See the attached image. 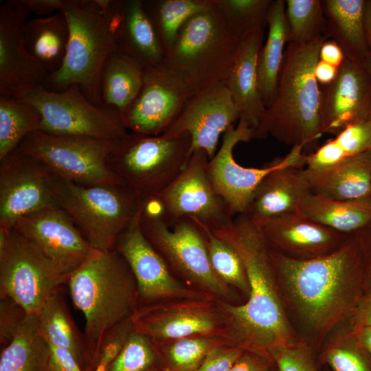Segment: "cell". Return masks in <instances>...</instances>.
Returning a JSON list of instances; mask_svg holds the SVG:
<instances>
[{"label": "cell", "instance_id": "1", "mask_svg": "<svg viewBox=\"0 0 371 371\" xmlns=\"http://www.w3.org/2000/svg\"><path fill=\"white\" fill-rule=\"evenodd\" d=\"M212 232L239 254L249 284L244 304L217 299L231 341L273 363L271 351L297 339L284 308L269 248L259 227L245 214L235 216L230 225Z\"/></svg>", "mask_w": 371, "mask_h": 371}, {"label": "cell", "instance_id": "2", "mask_svg": "<svg viewBox=\"0 0 371 371\" xmlns=\"http://www.w3.org/2000/svg\"><path fill=\"white\" fill-rule=\"evenodd\" d=\"M269 253L278 284L308 328L324 334L352 317L365 290L364 259L354 234L336 251L314 258Z\"/></svg>", "mask_w": 371, "mask_h": 371}, {"label": "cell", "instance_id": "3", "mask_svg": "<svg viewBox=\"0 0 371 371\" xmlns=\"http://www.w3.org/2000/svg\"><path fill=\"white\" fill-rule=\"evenodd\" d=\"M317 38L306 44L288 43L276 96L266 108L254 139L271 136L290 146H313L322 132V91L314 75L322 43Z\"/></svg>", "mask_w": 371, "mask_h": 371}, {"label": "cell", "instance_id": "4", "mask_svg": "<svg viewBox=\"0 0 371 371\" xmlns=\"http://www.w3.org/2000/svg\"><path fill=\"white\" fill-rule=\"evenodd\" d=\"M67 284L73 304L85 317L83 337L93 371L106 334L138 307L136 281L114 249L95 250L71 273Z\"/></svg>", "mask_w": 371, "mask_h": 371}, {"label": "cell", "instance_id": "5", "mask_svg": "<svg viewBox=\"0 0 371 371\" xmlns=\"http://www.w3.org/2000/svg\"><path fill=\"white\" fill-rule=\"evenodd\" d=\"M122 4L117 0H63L60 11L69 28L67 51L60 69L49 75L46 89L59 91L76 84L93 103L104 105L101 79L106 63L117 51Z\"/></svg>", "mask_w": 371, "mask_h": 371}, {"label": "cell", "instance_id": "6", "mask_svg": "<svg viewBox=\"0 0 371 371\" xmlns=\"http://www.w3.org/2000/svg\"><path fill=\"white\" fill-rule=\"evenodd\" d=\"M240 40L214 3L183 25L175 43L165 53L164 63L196 93L225 82Z\"/></svg>", "mask_w": 371, "mask_h": 371}, {"label": "cell", "instance_id": "7", "mask_svg": "<svg viewBox=\"0 0 371 371\" xmlns=\"http://www.w3.org/2000/svg\"><path fill=\"white\" fill-rule=\"evenodd\" d=\"M50 187L58 206L98 251L114 249L140 211L139 199L124 183L85 187L51 172Z\"/></svg>", "mask_w": 371, "mask_h": 371}, {"label": "cell", "instance_id": "8", "mask_svg": "<svg viewBox=\"0 0 371 371\" xmlns=\"http://www.w3.org/2000/svg\"><path fill=\"white\" fill-rule=\"evenodd\" d=\"M189 133L173 137L135 133L118 139L109 166L140 203L161 192L179 175L191 154Z\"/></svg>", "mask_w": 371, "mask_h": 371}, {"label": "cell", "instance_id": "9", "mask_svg": "<svg viewBox=\"0 0 371 371\" xmlns=\"http://www.w3.org/2000/svg\"><path fill=\"white\" fill-rule=\"evenodd\" d=\"M209 160L204 150L193 152L168 186L142 203V211L159 217L170 226L182 219H190L212 232L230 225L235 216L212 184Z\"/></svg>", "mask_w": 371, "mask_h": 371}, {"label": "cell", "instance_id": "10", "mask_svg": "<svg viewBox=\"0 0 371 371\" xmlns=\"http://www.w3.org/2000/svg\"><path fill=\"white\" fill-rule=\"evenodd\" d=\"M139 226L175 275L195 289L230 302L232 289L214 271L203 233L194 221L182 219L170 226L140 208Z\"/></svg>", "mask_w": 371, "mask_h": 371}, {"label": "cell", "instance_id": "11", "mask_svg": "<svg viewBox=\"0 0 371 371\" xmlns=\"http://www.w3.org/2000/svg\"><path fill=\"white\" fill-rule=\"evenodd\" d=\"M117 139L59 136L34 131L19 148L38 159L54 174L85 187L123 183L109 166V157Z\"/></svg>", "mask_w": 371, "mask_h": 371}, {"label": "cell", "instance_id": "12", "mask_svg": "<svg viewBox=\"0 0 371 371\" xmlns=\"http://www.w3.org/2000/svg\"><path fill=\"white\" fill-rule=\"evenodd\" d=\"M21 99L39 110V131L46 133L100 140L118 139L128 133L117 109L93 103L76 84L59 91L39 87Z\"/></svg>", "mask_w": 371, "mask_h": 371}, {"label": "cell", "instance_id": "13", "mask_svg": "<svg viewBox=\"0 0 371 371\" xmlns=\"http://www.w3.org/2000/svg\"><path fill=\"white\" fill-rule=\"evenodd\" d=\"M69 278L32 240L10 229L0 252V297L10 298L27 314L36 315Z\"/></svg>", "mask_w": 371, "mask_h": 371}, {"label": "cell", "instance_id": "14", "mask_svg": "<svg viewBox=\"0 0 371 371\" xmlns=\"http://www.w3.org/2000/svg\"><path fill=\"white\" fill-rule=\"evenodd\" d=\"M131 319L134 330L153 341L205 336L225 339L232 344L217 299L144 304L137 307Z\"/></svg>", "mask_w": 371, "mask_h": 371}, {"label": "cell", "instance_id": "15", "mask_svg": "<svg viewBox=\"0 0 371 371\" xmlns=\"http://www.w3.org/2000/svg\"><path fill=\"white\" fill-rule=\"evenodd\" d=\"M195 93L184 78L164 62L147 67L138 95L121 115L124 124L132 133L161 135Z\"/></svg>", "mask_w": 371, "mask_h": 371}, {"label": "cell", "instance_id": "16", "mask_svg": "<svg viewBox=\"0 0 371 371\" xmlns=\"http://www.w3.org/2000/svg\"><path fill=\"white\" fill-rule=\"evenodd\" d=\"M139 214L119 236L115 249L124 258L143 305L179 300L218 299L180 281L143 234Z\"/></svg>", "mask_w": 371, "mask_h": 371}, {"label": "cell", "instance_id": "17", "mask_svg": "<svg viewBox=\"0 0 371 371\" xmlns=\"http://www.w3.org/2000/svg\"><path fill=\"white\" fill-rule=\"evenodd\" d=\"M254 139V128L242 120L223 134L222 144L207 163V172L216 193L223 199L234 216L244 214L255 191L263 178L273 169L303 153V146L291 147L283 157L276 158L261 168H247L238 164L233 150L239 142Z\"/></svg>", "mask_w": 371, "mask_h": 371}, {"label": "cell", "instance_id": "18", "mask_svg": "<svg viewBox=\"0 0 371 371\" xmlns=\"http://www.w3.org/2000/svg\"><path fill=\"white\" fill-rule=\"evenodd\" d=\"M50 175L45 164L19 148L0 161V227L12 229L23 216L59 207Z\"/></svg>", "mask_w": 371, "mask_h": 371}, {"label": "cell", "instance_id": "19", "mask_svg": "<svg viewBox=\"0 0 371 371\" xmlns=\"http://www.w3.org/2000/svg\"><path fill=\"white\" fill-rule=\"evenodd\" d=\"M30 12L22 0L0 5V95L23 98L34 89L46 88L49 74L30 54L24 29Z\"/></svg>", "mask_w": 371, "mask_h": 371}, {"label": "cell", "instance_id": "20", "mask_svg": "<svg viewBox=\"0 0 371 371\" xmlns=\"http://www.w3.org/2000/svg\"><path fill=\"white\" fill-rule=\"evenodd\" d=\"M239 118L231 93L225 82H221L195 93L162 135L173 137L189 133L190 154L203 150L210 159L216 153L221 135Z\"/></svg>", "mask_w": 371, "mask_h": 371}, {"label": "cell", "instance_id": "21", "mask_svg": "<svg viewBox=\"0 0 371 371\" xmlns=\"http://www.w3.org/2000/svg\"><path fill=\"white\" fill-rule=\"evenodd\" d=\"M13 228L36 244L68 276L95 250L60 207L45 208L23 216Z\"/></svg>", "mask_w": 371, "mask_h": 371}, {"label": "cell", "instance_id": "22", "mask_svg": "<svg viewBox=\"0 0 371 371\" xmlns=\"http://www.w3.org/2000/svg\"><path fill=\"white\" fill-rule=\"evenodd\" d=\"M371 116V76L361 61L346 58L322 91V132L335 136Z\"/></svg>", "mask_w": 371, "mask_h": 371}, {"label": "cell", "instance_id": "23", "mask_svg": "<svg viewBox=\"0 0 371 371\" xmlns=\"http://www.w3.org/2000/svg\"><path fill=\"white\" fill-rule=\"evenodd\" d=\"M258 227L271 250L300 260L331 254L350 235L323 225L300 212L271 218Z\"/></svg>", "mask_w": 371, "mask_h": 371}, {"label": "cell", "instance_id": "24", "mask_svg": "<svg viewBox=\"0 0 371 371\" xmlns=\"http://www.w3.org/2000/svg\"><path fill=\"white\" fill-rule=\"evenodd\" d=\"M306 158V154L299 155L271 170L260 181L244 214L256 225L300 212L302 201L311 193L304 172Z\"/></svg>", "mask_w": 371, "mask_h": 371}, {"label": "cell", "instance_id": "25", "mask_svg": "<svg viewBox=\"0 0 371 371\" xmlns=\"http://www.w3.org/2000/svg\"><path fill=\"white\" fill-rule=\"evenodd\" d=\"M265 27L243 37L225 84L239 114V120L255 128L266 109L258 79V58L263 45Z\"/></svg>", "mask_w": 371, "mask_h": 371}, {"label": "cell", "instance_id": "26", "mask_svg": "<svg viewBox=\"0 0 371 371\" xmlns=\"http://www.w3.org/2000/svg\"><path fill=\"white\" fill-rule=\"evenodd\" d=\"M304 172L313 194L337 200L371 196V150L328 168H304Z\"/></svg>", "mask_w": 371, "mask_h": 371}, {"label": "cell", "instance_id": "27", "mask_svg": "<svg viewBox=\"0 0 371 371\" xmlns=\"http://www.w3.org/2000/svg\"><path fill=\"white\" fill-rule=\"evenodd\" d=\"M116 43L118 51L133 57L145 67L164 62L165 51L144 1H122Z\"/></svg>", "mask_w": 371, "mask_h": 371}, {"label": "cell", "instance_id": "28", "mask_svg": "<svg viewBox=\"0 0 371 371\" xmlns=\"http://www.w3.org/2000/svg\"><path fill=\"white\" fill-rule=\"evenodd\" d=\"M365 0L322 1L326 37L334 40L346 58L362 62L370 53L365 37Z\"/></svg>", "mask_w": 371, "mask_h": 371}, {"label": "cell", "instance_id": "29", "mask_svg": "<svg viewBox=\"0 0 371 371\" xmlns=\"http://www.w3.org/2000/svg\"><path fill=\"white\" fill-rule=\"evenodd\" d=\"M69 39V24L61 11L28 20L25 25L26 49L49 75L63 65Z\"/></svg>", "mask_w": 371, "mask_h": 371}, {"label": "cell", "instance_id": "30", "mask_svg": "<svg viewBox=\"0 0 371 371\" xmlns=\"http://www.w3.org/2000/svg\"><path fill=\"white\" fill-rule=\"evenodd\" d=\"M267 25V37L259 52L257 64L259 89L266 108L276 96L287 43L285 0H273L268 12Z\"/></svg>", "mask_w": 371, "mask_h": 371}, {"label": "cell", "instance_id": "31", "mask_svg": "<svg viewBox=\"0 0 371 371\" xmlns=\"http://www.w3.org/2000/svg\"><path fill=\"white\" fill-rule=\"evenodd\" d=\"M300 212L335 231L354 234L371 223V196L337 200L311 193Z\"/></svg>", "mask_w": 371, "mask_h": 371}, {"label": "cell", "instance_id": "32", "mask_svg": "<svg viewBox=\"0 0 371 371\" xmlns=\"http://www.w3.org/2000/svg\"><path fill=\"white\" fill-rule=\"evenodd\" d=\"M145 69L133 57L118 50L115 52L106 63L102 76L103 104L117 109L122 115L138 95Z\"/></svg>", "mask_w": 371, "mask_h": 371}, {"label": "cell", "instance_id": "33", "mask_svg": "<svg viewBox=\"0 0 371 371\" xmlns=\"http://www.w3.org/2000/svg\"><path fill=\"white\" fill-rule=\"evenodd\" d=\"M36 317L47 344L69 350L84 371H91L83 335H80L59 293L46 302Z\"/></svg>", "mask_w": 371, "mask_h": 371}, {"label": "cell", "instance_id": "34", "mask_svg": "<svg viewBox=\"0 0 371 371\" xmlns=\"http://www.w3.org/2000/svg\"><path fill=\"white\" fill-rule=\"evenodd\" d=\"M49 348L36 315H27L1 352L0 371H49Z\"/></svg>", "mask_w": 371, "mask_h": 371}, {"label": "cell", "instance_id": "35", "mask_svg": "<svg viewBox=\"0 0 371 371\" xmlns=\"http://www.w3.org/2000/svg\"><path fill=\"white\" fill-rule=\"evenodd\" d=\"M164 49L168 52L175 43L183 25L192 17L214 5V0L144 1Z\"/></svg>", "mask_w": 371, "mask_h": 371}, {"label": "cell", "instance_id": "36", "mask_svg": "<svg viewBox=\"0 0 371 371\" xmlns=\"http://www.w3.org/2000/svg\"><path fill=\"white\" fill-rule=\"evenodd\" d=\"M367 150H371V116L348 126L315 151L306 155L305 167L328 168Z\"/></svg>", "mask_w": 371, "mask_h": 371}, {"label": "cell", "instance_id": "37", "mask_svg": "<svg viewBox=\"0 0 371 371\" xmlns=\"http://www.w3.org/2000/svg\"><path fill=\"white\" fill-rule=\"evenodd\" d=\"M42 115L32 104L0 95V161L29 134L40 130Z\"/></svg>", "mask_w": 371, "mask_h": 371}, {"label": "cell", "instance_id": "38", "mask_svg": "<svg viewBox=\"0 0 371 371\" xmlns=\"http://www.w3.org/2000/svg\"><path fill=\"white\" fill-rule=\"evenodd\" d=\"M153 343L162 371H194L212 349L222 344L232 345L227 339L205 336Z\"/></svg>", "mask_w": 371, "mask_h": 371}, {"label": "cell", "instance_id": "39", "mask_svg": "<svg viewBox=\"0 0 371 371\" xmlns=\"http://www.w3.org/2000/svg\"><path fill=\"white\" fill-rule=\"evenodd\" d=\"M287 43L306 44L326 36V23L321 0H285Z\"/></svg>", "mask_w": 371, "mask_h": 371}, {"label": "cell", "instance_id": "40", "mask_svg": "<svg viewBox=\"0 0 371 371\" xmlns=\"http://www.w3.org/2000/svg\"><path fill=\"white\" fill-rule=\"evenodd\" d=\"M198 225L203 233L210 262L216 273L228 286L236 288L248 297L249 284L239 254L229 244L214 235L210 229Z\"/></svg>", "mask_w": 371, "mask_h": 371}, {"label": "cell", "instance_id": "41", "mask_svg": "<svg viewBox=\"0 0 371 371\" xmlns=\"http://www.w3.org/2000/svg\"><path fill=\"white\" fill-rule=\"evenodd\" d=\"M234 32L242 38L267 25L273 0H214Z\"/></svg>", "mask_w": 371, "mask_h": 371}, {"label": "cell", "instance_id": "42", "mask_svg": "<svg viewBox=\"0 0 371 371\" xmlns=\"http://www.w3.org/2000/svg\"><path fill=\"white\" fill-rule=\"evenodd\" d=\"M160 369L153 341L133 330L106 371H155Z\"/></svg>", "mask_w": 371, "mask_h": 371}, {"label": "cell", "instance_id": "43", "mask_svg": "<svg viewBox=\"0 0 371 371\" xmlns=\"http://www.w3.org/2000/svg\"><path fill=\"white\" fill-rule=\"evenodd\" d=\"M322 359L333 371H371V355L351 331L333 341Z\"/></svg>", "mask_w": 371, "mask_h": 371}, {"label": "cell", "instance_id": "44", "mask_svg": "<svg viewBox=\"0 0 371 371\" xmlns=\"http://www.w3.org/2000/svg\"><path fill=\"white\" fill-rule=\"evenodd\" d=\"M271 359L278 371H319L311 350L300 341L272 350Z\"/></svg>", "mask_w": 371, "mask_h": 371}, {"label": "cell", "instance_id": "45", "mask_svg": "<svg viewBox=\"0 0 371 371\" xmlns=\"http://www.w3.org/2000/svg\"><path fill=\"white\" fill-rule=\"evenodd\" d=\"M133 330L132 322L131 319H128L106 334L99 350L95 367L93 371L107 370Z\"/></svg>", "mask_w": 371, "mask_h": 371}, {"label": "cell", "instance_id": "46", "mask_svg": "<svg viewBox=\"0 0 371 371\" xmlns=\"http://www.w3.org/2000/svg\"><path fill=\"white\" fill-rule=\"evenodd\" d=\"M350 318L351 333L371 355V286L365 289Z\"/></svg>", "mask_w": 371, "mask_h": 371}, {"label": "cell", "instance_id": "47", "mask_svg": "<svg viewBox=\"0 0 371 371\" xmlns=\"http://www.w3.org/2000/svg\"><path fill=\"white\" fill-rule=\"evenodd\" d=\"M25 310L14 300L1 297L0 300V343L6 346L13 338L27 315Z\"/></svg>", "mask_w": 371, "mask_h": 371}, {"label": "cell", "instance_id": "48", "mask_svg": "<svg viewBox=\"0 0 371 371\" xmlns=\"http://www.w3.org/2000/svg\"><path fill=\"white\" fill-rule=\"evenodd\" d=\"M245 351L234 345H220L207 355L194 371H229Z\"/></svg>", "mask_w": 371, "mask_h": 371}, {"label": "cell", "instance_id": "49", "mask_svg": "<svg viewBox=\"0 0 371 371\" xmlns=\"http://www.w3.org/2000/svg\"><path fill=\"white\" fill-rule=\"evenodd\" d=\"M49 371H84L68 350L49 344Z\"/></svg>", "mask_w": 371, "mask_h": 371}, {"label": "cell", "instance_id": "50", "mask_svg": "<svg viewBox=\"0 0 371 371\" xmlns=\"http://www.w3.org/2000/svg\"><path fill=\"white\" fill-rule=\"evenodd\" d=\"M272 363L249 351H245L229 371H272Z\"/></svg>", "mask_w": 371, "mask_h": 371}, {"label": "cell", "instance_id": "51", "mask_svg": "<svg viewBox=\"0 0 371 371\" xmlns=\"http://www.w3.org/2000/svg\"><path fill=\"white\" fill-rule=\"evenodd\" d=\"M356 236L363 256L365 265V289L371 286V223L354 233Z\"/></svg>", "mask_w": 371, "mask_h": 371}, {"label": "cell", "instance_id": "52", "mask_svg": "<svg viewBox=\"0 0 371 371\" xmlns=\"http://www.w3.org/2000/svg\"><path fill=\"white\" fill-rule=\"evenodd\" d=\"M345 59L344 52L337 42L330 38L323 41L319 49V60L339 68Z\"/></svg>", "mask_w": 371, "mask_h": 371}, {"label": "cell", "instance_id": "53", "mask_svg": "<svg viewBox=\"0 0 371 371\" xmlns=\"http://www.w3.org/2000/svg\"><path fill=\"white\" fill-rule=\"evenodd\" d=\"M30 13L38 17L50 16L60 12L63 6V0H22Z\"/></svg>", "mask_w": 371, "mask_h": 371}, {"label": "cell", "instance_id": "54", "mask_svg": "<svg viewBox=\"0 0 371 371\" xmlns=\"http://www.w3.org/2000/svg\"><path fill=\"white\" fill-rule=\"evenodd\" d=\"M337 67L319 60L315 67L314 75L319 85L327 87L335 80Z\"/></svg>", "mask_w": 371, "mask_h": 371}, {"label": "cell", "instance_id": "55", "mask_svg": "<svg viewBox=\"0 0 371 371\" xmlns=\"http://www.w3.org/2000/svg\"><path fill=\"white\" fill-rule=\"evenodd\" d=\"M363 25L366 43L371 52V0H365Z\"/></svg>", "mask_w": 371, "mask_h": 371}, {"label": "cell", "instance_id": "56", "mask_svg": "<svg viewBox=\"0 0 371 371\" xmlns=\"http://www.w3.org/2000/svg\"><path fill=\"white\" fill-rule=\"evenodd\" d=\"M362 63L365 66L367 71L371 76V52L368 55V56L362 61Z\"/></svg>", "mask_w": 371, "mask_h": 371}, {"label": "cell", "instance_id": "57", "mask_svg": "<svg viewBox=\"0 0 371 371\" xmlns=\"http://www.w3.org/2000/svg\"><path fill=\"white\" fill-rule=\"evenodd\" d=\"M155 371H162V370L161 369H158V370H157Z\"/></svg>", "mask_w": 371, "mask_h": 371}]
</instances>
